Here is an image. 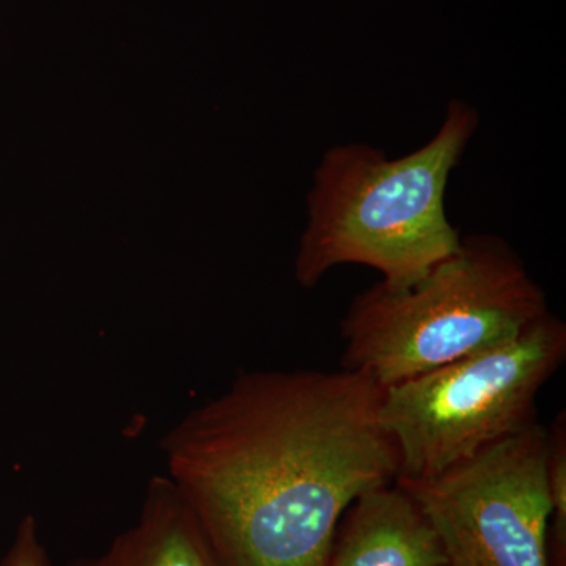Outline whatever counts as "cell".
<instances>
[{"mask_svg":"<svg viewBox=\"0 0 566 566\" xmlns=\"http://www.w3.org/2000/svg\"><path fill=\"white\" fill-rule=\"evenodd\" d=\"M327 566H449V560L415 497L394 482L349 505Z\"/></svg>","mask_w":566,"mask_h":566,"instance_id":"obj_6","label":"cell"},{"mask_svg":"<svg viewBox=\"0 0 566 566\" xmlns=\"http://www.w3.org/2000/svg\"><path fill=\"white\" fill-rule=\"evenodd\" d=\"M0 566H52L46 549L41 543L35 517H22L13 543Z\"/></svg>","mask_w":566,"mask_h":566,"instance_id":"obj_9","label":"cell"},{"mask_svg":"<svg viewBox=\"0 0 566 566\" xmlns=\"http://www.w3.org/2000/svg\"><path fill=\"white\" fill-rule=\"evenodd\" d=\"M547 482L554 517V549L560 564L566 545V417L562 411L547 428Z\"/></svg>","mask_w":566,"mask_h":566,"instance_id":"obj_8","label":"cell"},{"mask_svg":"<svg viewBox=\"0 0 566 566\" xmlns=\"http://www.w3.org/2000/svg\"><path fill=\"white\" fill-rule=\"evenodd\" d=\"M363 371L233 379L164 436L167 479L223 566H327L338 521L400 458Z\"/></svg>","mask_w":566,"mask_h":566,"instance_id":"obj_1","label":"cell"},{"mask_svg":"<svg viewBox=\"0 0 566 566\" xmlns=\"http://www.w3.org/2000/svg\"><path fill=\"white\" fill-rule=\"evenodd\" d=\"M73 566H223L192 510L166 475L153 476L140 515L95 558Z\"/></svg>","mask_w":566,"mask_h":566,"instance_id":"obj_7","label":"cell"},{"mask_svg":"<svg viewBox=\"0 0 566 566\" xmlns=\"http://www.w3.org/2000/svg\"><path fill=\"white\" fill-rule=\"evenodd\" d=\"M566 359L547 312L517 337L382 389L379 420L406 479H431L536 422V398Z\"/></svg>","mask_w":566,"mask_h":566,"instance_id":"obj_4","label":"cell"},{"mask_svg":"<svg viewBox=\"0 0 566 566\" xmlns=\"http://www.w3.org/2000/svg\"><path fill=\"white\" fill-rule=\"evenodd\" d=\"M549 312L546 294L505 240L464 237L419 282H378L342 319V368L385 387L512 340Z\"/></svg>","mask_w":566,"mask_h":566,"instance_id":"obj_3","label":"cell"},{"mask_svg":"<svg viewBox=\"0 0 566 566\" xmlns=\"http://www.w3.org/2000/svg\"><path fill=\"white\" fill-rule=\"evenodd\" d=\"M479 123L471 104L452 99L438 133L400 158L367 144L324 151L294 262L297 283L312 290L340 264H364L403 289L457 252L463 237L447 216V186Z\"/></svg>","mask_w":566,"mask_h":566,"instance_id":"obj_2","label":"cell"},{"mask_svg":"<svg viewBox=\"0 0 566 566\" xmlns=\"http://www.w3.org/2000/svg\"><path fill=\"white\" fill-rule=\"evenodd\" d=\"M449 566H551L547 428L534 422L431 479L397 476Z\"/></svg>","mask_w":566,"mask_h":566,"instance_id":"obj_5","label":"cell"}]
</instances>
